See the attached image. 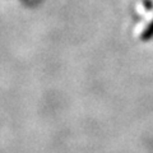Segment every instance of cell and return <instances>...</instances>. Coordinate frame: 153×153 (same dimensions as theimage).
<instances>
[{
    "label": "cell",
    "mask_w": 153,
    "mask_h": 153,
    "mask_svg": "<svg viewBox=\"0 0 153 153\" xmlns=\"http://www.w3.org/2000/svg\"><path fill=\"white\" fill-rule=\"evenodd\" d=\"M26 1H35V0H26Z\"/></svg>",
    "instance_id": "6da1fadb"
}]
</instances>
